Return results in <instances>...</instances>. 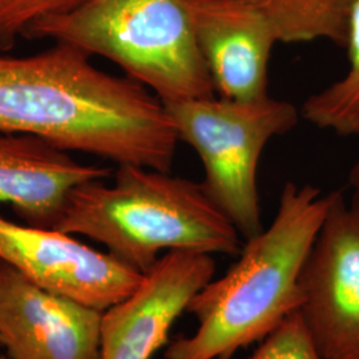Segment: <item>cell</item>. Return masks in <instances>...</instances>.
<instances>
[{
  "label": "cell",
  "instance_id": "cell-1",
  "mask_svg": "<svg viewBox=\"0 0 359 359\" xmlns=\"http://www.w3.org/2000/svg\"><path fill=\"white\" fill-rule=\"evenodd\" d=\"M90 57L60 41L31 56H0V132L116 165L170 172L180 142L165 104L142 83L96 68Z\"/></svg>",
  "mask_w": 359,
  "mask_h": 359
},
{
  "label": "cell",
  "instance_id": "cell-2",
  "mask_svg": "<svg viewBox=\"0 0 359 359\" xmlns=\"http://www.w3.org/2000/svg\"><path fill=\"white\" fill-rule=\"evenodd\" d=\"M330 204L310 184L283 185L269 228L244 241L236 264L193 295L197 330L168 344L165 359H231L262 342L302 305L299 273Z\"/></svg>",
  "mask_w": 359,
  "mask_h": 359
},
{
  "label": "cell",
  "instance_id": "cell-3",
  "mask_svg": "<svg viewBox=\"0 0 359 359\" xmlns=\"http://www.w3.org/2000/svg\"><path fill=\"white\" fill-rule=\"evenodd\" d=\"M104 181L74 189L55 229L103 244L142 274L164 250L241 253L244 238L201 182L137 165H117L114 181Z\"/></svg>",
  "mask_w": 359,
  "mask_h": 359
},
{
  "label": "cell",
  "instance_id": "cell-4",
  "mask_svg": "<svg viewBox=\"0 0 359 359\" xmlns=\"http://www.w3.org/2000/svg\"><path fill=\"white\" fill-rule=\"evenodd\" d=\"M25 38L51 39L105 57L164 104L216 95L189 0H81L34 23Z\"/></svg>",
  "mask_w": 359,
  "mask_h": 359
},
{
  "label": "cell",
  "instance_id": "cell-5",
  "mask_svg": "<svg viewBox=\"0 0 359 359\" xmlns=\"http://www.w3.org/2000/svg\"><path fill=\"white\" fill-rule=\"evenodd\" d=\"M165 107L179 142L189 145L201 161L206 196L231 219L244 241L264 231L259 160L270 140L298 124L299 109L270 95L253 100L215 95Z\"/></svg>",
  "mask_w": 359,
  "mask_h": 359
},
{
  "label": "cell",
  "instance_id": "cell-6",
  "mask_svg": "<svg viewBox=\"0 0 359 359\" xmlns=\"http://www.w3.org/2000/svg\"><path fill=\"white\" fill-rule=\"evenodd\" d=\"M299 314L325 359H359V192L330 204L299 273Z\"/></svg>",
  "mask_w": 359,
  "mask_h": 359
},
{
  "label": "cell",
  "instance_id": "cell-7",
  "mask_svg": "<svg viewBox=\"0 0 359 359\" xmlns=\"http://www.w3.org/2000/svg\"><path fill=\"white\" fill-rule=\"evenodd\" d=\"M0 261L40 287L105 311L133 294L144 274L57 229L0 215Z\"/></svg>",
  "mask_w": 359,
  "mask_h": 359
},
{
  "label": "cell",
  "instance_id": "cell-8",
  "mask_svg": "<svg viewBox=\"0 0 359 359\" xmlns=\"http://www.w3.org/2000/svg\"><path fill=\"white\" fill-rule=\"evenodd\" d=\"M215 273L212 255L170 250L160 257L133 294L104 311L100 359L154 358L193 295Z\"/></svg>",
  "mask_w": 359,
  "mask_h": 359
},
{
  "label": "cell",
  "instance_id": "cell-9",
  "mask_svg": "<svg viewBox=\"0 0 359 359\" xmlns=\"http://www.w3.org/2000/svg\"><path fill=\"white\" fill-rule=\"evenodd\" d=\"M103 313L0 261V346L11 359H100Z\"/></svg>",
  "mask_w": 359,
  "mask_h": 359
},
{
  "label": "cell",
  "instance_id": "cell-10",
  "mask_svg": "<svg viewBox=\"0 0 359 359\" xmlns=\"http://www.w3.org/2000/svg\"><path fill=\"white\" fill-rule=\"evenodd\" d=\"M194 38L216 95L253 100L269 95V62L280 43L269 22L240 0H189Z\"/></svg>",
  "mask_w": 359,
  "mask_h": 359
},
{
  "label": "cell",
  "instance_id": "cell-11",
  "mask_svg": "<svg viewBox=\"0 0 359 359\" xmlns=\"http://www.w3.org/2000/svg\"><path fill=\"white\" fill-rule=\"evenodd\" d=\"M112 175L38 137L0 132V203L28 225L55 229L74 189Z\"/></svg>",
  "mask_w": 359,
  "mask_h": 359
},
{
  "label": "cell",
  "instance_id": "cell-12",
  "mask_svg": "<svg viewBox=\"0 0 359 359\" xmlns=\"http://www.w3.org/2000/svg\"><path fill=\"white\" fill-rule=\"evenodd\" d=\"M269 22L280 43L327 40L345 48L357 0H240Z\"/></svg>",
  "mask_w": 359,
  "mask_h": 359
},
{
  "label": "cell",
  "instance_id": "cell-13",
  "mask_svg": "<svg viewBox=\"0 0 359 359\" xmlns=\"http://www.w3.org/2000/svg\"><path fill=\"white\" fill-rule=\"evenodd\" d=\"M346 74L310 95L299 114L310 126L341 137H359V0L348 22Z\"/></svg>",
  "mask_w": 359,
  "mask_h": 359
},
{
  "label": "cell",
  "instance_id": "cell-14",
  "mask_svg": "<svg viewBox=\"0 0 359 359\" xmlns=\"http://www.w3.org/2000/svg\"><path fill=\"white\" fill-rule=\"evenodd\" d=\"M81 0H0V50H11L18 38L41 19L65 13Z\"/></svg>",
  "mask_w": 359,
  "mask_h": 359
},
{
  "label": "cell",
  "instance_id": "cell-15",
  "mask_svg": "<svg viewBox=\"0 0 359 359\" xmlns=\"http://www.w3.org/2000/svg\"><path fill=\"white\" fill-rule=\"evenodd\" d=\"M249 359L325 358L314 346L299 311H295L261 342Z\"/></svg>",
  "mask_w": 359,
  "mask_h": 359
},
{
  "label": "cell",
  "instance_id": "cell-16",
  "mask_svg": "<svg viewBox=\"0 0 359 359\" xmlns=\"http://www.w3.org/2000/svg\"><path fill=\"white\" fill-rule=\"evenodd\" d=\"M348 184L353 188V191L359 192V158L348 172Z\"/></svg>",
  "mask_w": 359,
  "mask_h": 359
},
{
  "label": "cell",
  "instance_id": "cell-17",
  "mask_svg": "<svg viewBox=\"0 0 359 359\" xmlns=\"http://www.w3.org/2000/svg\"><path fill=\"white\" fill-rule=\"evenodd\" d=\"M0 359H7V358H4V357H3V355H0Z\"/></svg>",
  "mask_w": 359,
  "mask_h": 359
}]
</instances>
